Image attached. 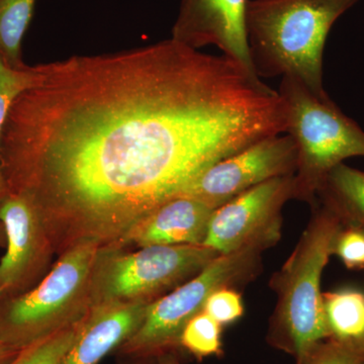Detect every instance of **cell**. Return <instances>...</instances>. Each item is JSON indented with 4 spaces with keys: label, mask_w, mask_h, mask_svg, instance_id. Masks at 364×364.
Segmentation results:
<instances>
[{
    "label": "cell",
    "mask_w": 364,
    "mask_h": 364,
    "mask_svg": "<svg viewBox=\"0 0 364 364\" xmlns=\"http://www.w3.org/2000/svg\"><path fill=\"white\" fill-rule=\"evenodd\" d=\"M279 93L286 102L287 134L298 148L294 200L317 202L318 191L335 167L364 157V131L330 98L320 97L293 77H282Z\"/></svg>",
    "instance_id": "obj_5"
},
{
    "label": "cell",
    "mask_w": 364,
    "mask_h": 364,
    "mask_svg": "<svg viewBox=\"0 0 364 364\" xmlns=\"http://www.w3.org/2000/svg\"><path fill=\"white\" fill-rule=\"evenodd\" d=\"M157 364V363H156Z\"/></svg>",
    "instance_id": "obj_27"
},
{
    "label": "cell",
    "mask_w": 364,
    "mask_h": 364,
    "mask_svg": "<svg viewBox=\"0 0 364 364\" xmlns=\"http://www.w3.org/2000/svg\"><path fill=\"white\" fill-rule=\"evenodd\" d=\"M359 0H249L246 35L258 77H293L320 97L326 41Z\"/></svg>",
    "instance_id": "obj_2"
},
{
    "label": "cell",
    "mask_w": 364,
    "mask_h": 364,
    "mask_svg": "<svg viewBox=\"0 0 364 364\" xmlns=\"http://www.w3.org/2000/svg\"><path fill=\"white\" fill-rule=\"evenodd\" d=\"M158 358L159 359H158L157 364H181L178 359L171 352L162 354V355L158 356Z\"/></svg>",
    "instance_id": "obj_24"
},
{
    "label": "cell",
    "mask_w": 364,
    "mask_h": 364,
    "mask_svg": "<svg viewBox=\"0 0 364 364\" xmlns=\"http://www.w3.org/2000/svg\"><path fill=\"white\" fill-rule=\"evenodd\" d=\"M294 200V174L277 177L215 208L203 246L220 255L277 245L282 237V208Z\"/></svg>",
    "instance_id": "obj_8"
},
{
    "label": "cell",
    "mask_w": 364,
    "mask_h": 364,
    "mask_svg": "<svg viewBox=\"0 0 364 364\" xmlns=\"http://www.w3.org/2000/svg\"><path fill=\"white\" fill-rule=\"evenodd\" d=\"M312 208V217L293 253L269 280L277 301L267 340L296 359L312 345L330 337L321 279L344 226L324 203L317 200Z\"/></svg>",
    "instance_id": "obj_3"
},
{
    "label": "cell",
    "mask_w": 364,
    "mask_h": 364,
    "mask_svg": "<svg viewBox=\"0 0 364 364\" xmlns=\"http://www.w3.org/2000/svg\"><path fill=\"white\" fill-rule=\"evenodd\" d=\"M298 364H364V343H345L333 338L321 340L296 359Z\"/></svg>",
    "instance_id": "obj_20"
},
{
    "label": "cell",
    "mask_w": 364,
    "mask_h": 364,
    "mask_svg": "<svg viewBox=\"0 0 364 364\" xmlns=\"http://www.w3.org/2000/svg\"><path fill=\"white\" fill-rule=\"evenodd\" d=\"M218 256L203 245L146 246L105 258L104 250L93 277L92 306L112 301L151 303L202 272Z\"/></svg>",
    "instance_id": "obj_7"
},
{
    "label": "cell",
    "mask_w": 364,
    "mask_h": 364,
    "mask_svg": "<svg viewBox=\"0 0 364 364\" xmlns=\"http://www.w3.org/2000/svg\"><path fill=\"white\" fill-rule=\"evenodd\" d=\"M2 294H4V289L0 287V296H1Z\"/></svg>",
    "instance_id": "obj_25"
},
{
    "label": "cell",
    "mask_w": 364,
    "mask_h": 364,
    "mask_svg": "<svg viewBox=\"0 0 364 364\" xmlns=\"http://www.w3.org/2000/svg\"><path fill=\"white\" fill-rule=\"evenodd\" d=\"M81 321L23 347L9 364H60L76 338Z\"/></svg>",
    "instance_id": "obj_19"
},
{
    "label": "cell",
    "mask_w": 364,
    "mask_h": 364,
    "mask_svg": "<svg viewBox=\"0 0 364 364\" xmlns=\"http://www.w3.org/2000/svg\"><path fill=\"white\" fill-rule=\"evenodd\" d=\"M249 0H181L172 39L198 50L219 48L256 75L249 56L246 11Z\"/></svg>",
    "instance_id": "obj_10"
},
{
    "label": "cell",
    "mask_w": 364,
    "mask_h": 364,
    "mask_svg": "<svg viewBox=\"0 0 364 364\" xmlns=\"http://www.w3.org/2000/svg\"><path fill=\"white\" fill-rule=\"evenodd\" d=\"M0 222L7 250L0 260V287L4 293L25 287L37 269L48 237L37 210L20 195L9 193L0 203Z\"/></svg>",
    "instance_id": "obj_11"
},
{
    "label": "cell",
    "mask_w": 364,
    "mask_h": 364,
    "mask_svg": "<svg viewBox=\"0 0 364 364\" xmlns=\"http://www.w3.org/2000/svg\"><path fill=\"white\" fill-rule=\"evenodd\" d=\"M20 350L21 349L14 348L11 345L0 341V364H9L11 363Z\"/></svg>",
    "instance_id": "obj_23"
},
{
    "label": "cell",
    "mask_w": 364,
    "mask_h": 364,
    "mask_svg": "<svg viewBox=\"0 0 364 364\" xmlns=\"http://www.w3.org/2000/svg\"><path fill=\"white\" fill-rule=\"evenodd\" d=\"M41 64L13 68L0 59V136L9 109L20 93L35 85L41 76ZM6 181L0 170V203L9 196Z\"/></svg>",
    "instance_id": "obj_17"
},
{
    "label": "cell",
    "mask_w": 364,
    "mask_h": 364,
    "mask_svg": "<svg viewBox=\"0 0 364 364\" xmlns=\"http://www.w3.org/2000/svg\"><path fill=\"white\" fill-rule=\"evenodd\" d=\"M214 208L193 198H173L148 215L124 243L146 246L203 245Z\"/></svg>",
    "instance_id": "obj_13"
},
{
    "label": "cell",
    "mask_w": 364,
    "mask_h": 364,
    "mask_svg": "<svg viewBox=\"0 0 364 364\" xmlns=\"http://www.w3.org/2000/svg\"><path fill=\"white\" fill-rule=\"evenodd\" d=\"M148 304L145 301H112L91 306L60 364L100 363L138 330Z\"/></svg>",
    "instance_id": "obj_12"
},
{
    "label": "cell",
    "mask_w": 364,
    "mask_h": 364,
    "mask_svg": "<svg viewBox=\"0 0 364 364\" xmlns=\"http://www.w3.org/2000/svg\"><path fill=\"white\" fill-rule=\"evenodd\" d=\"M41 68L7 114L0 170L65 250L124 243L215 163L289 126L279 91L172 38Z\"/></svg>",
    "instance_id": "obj_1"
},
{
    "label": "cell",
    "mask_w": 364,
    "mask_h": 364,
    "mask_svg": "<svg viewBox=\"0 0 364 364\" xmlns=\"http://www.w3.org/2000/svg\"><path fill=\"white\" fill-rule=\"evenodd\" d=\"M179 346L200 360L221 355L222 326L203 311L182 330Z\"/></svg>",
    "instance_id": "obj_18"
},
{
    "label": "cell",
    "mask_w": 364,
    "mask_h": 364,
    "mask_svg": "<svg viewBox=\"0 0 364 364\" xmlns=\"http://www.w3.org/2000/svg\"><path fill=\"white\" fill-rule=\"evenodd\" d=\"M317 200L331 208L344 226L364 228V171L341 163L326 178Z\"/></svg>",
    "instance_id": "obj_14"
},
{
    "label": "cell",
    "mask_w": 364,
    "mask_h": 364,
    "mask_svg": "<svg viewBox=\"0 0 364 364\" xmlns=\"http://www.w3.org/2000/svg\"><path fill=\"white\" fill-rule=\"evenodd\" d=\"M298 148L289 134L267 136L205 170L179 196L215 208L277 177L294 176Z\"/></svg>",
    "instance_id": "obj_9"
},
{
    "label": "cell",
    "mask_w": 364,
    "mask_h": 364,
    "mask_svg": "<svg viewBox=\"0 0 364 364\" xmlns=\"http://www.w3.org/2000/svg\"><path fill=\"white\" fill-rule=\"evenodd\" d=\"M296 364H298V363H296Z\"/></svg>",
    "instance_id": "obj_26"
},
{
    "label": "cell",
    "mask_w": 364,
    "mask_h": 364,
    "mask_svg": "<svg viewBox=\"0 0 364 364\" xmlns=\"http://www.w3.org/2000/svg\"><path fill=\"white\" fill-rule=\"evenodd\" d=\"M263 251L249 247L218 256L188 282L151 301L140 327L121 350L139 358H158L177 348L182 330L203 312L210 294L223 287L238 289L259 275Z\"/></svg>",
    "instance_id": "obj_6"
},
{
    "label": "cell",
    "mask_w": 364,
    "mask_h": 364,
    "mask_svg": "<svg viewBox=\"0 0 364 364\" xmlns=\"http://www.w3.org/2000/svg\"><path fill=\"white\" fill-rule=\"evenodd\" d=\"M105 249L82 241L64 251L51 272L32 291L14 298L0 316V341L21 349L80 322Z\"/></svg>",
    "instance_id": "obj_4"
},
{
    "label": "cell",
    "mask_w": 364,
    "mask_h": 364,
    "mask_svg": "<svg viewBox=\"0 0 364 364\" xmlns=\"http://www.w3.org/2000/svg\"><path fill=\"white\" fill-rule=\"evenodd\" d=\"M203 312L210 315L220 325L236 322L244 314L243 299L238 289L223 287L210 294Z\"/></svg>",
    "instance_id": "obj_21"
},
{
    "label": "cell",
    "mask_w": 364,
    "mask_h": 364,
    "mask_svg": "<svg viewBox=\"0 0 364 364\" xmlns=\"http://www.w3.org/2000/svg\"><path fill=\"white\" fill-rule=\"evenodd\" d=\"M333 255L338 256L348 269H364V228L343 226L335 241Z\"/></svg>",
    "instance_id": "obj_22"
},
{
    "label": "cell",
    "mask_w": 364,
    "mask_h": 364,
    "mask_svg": "<svg viewBox=\"0 0 364 364\" xmlns=\"http://www.w3.org/2000/svg\"><path fill=\"white\" fill-rule=\"evenodd\" d=\"M37 0H0V59L13 68L26 66L21 42Z\"/></svg>",
    "instance_id": "obj_16"
},
{
    "label": "cell",
    "mask_w": 364,
    "mask_h": 364,
    "mask_svg": "<svg viewBox=\"0 0 364 364\" xmlns=\"http://www.w3.org/2000/svg\"><path fill=\"white\" fill-rule=\"evenodd\" d=\"M329 338L364 343V293L353 287L323 293Z\"/></svg>",
    "instance_id": "obj_15"
}]
</instances>
